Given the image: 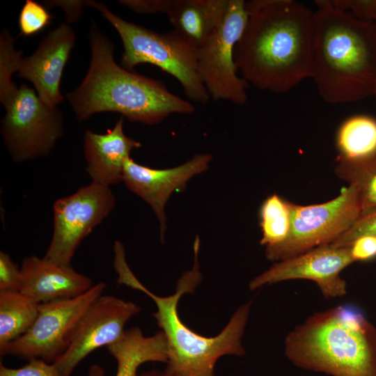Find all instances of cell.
Here are the masks:
<instances>
[{
	"instance_id": "obj_16",
	"label": "cell",
	"mask_w": 376,
	"mask_h": 376,
	"mask_svg": "<svg viewBox=\"0 0 376 376\" xmlns=\"http://www.w3.org/2000/svg\"><path fill=\"white\" fill-rule=\"evenodd\" d=\"M20 269L19 291L38 304L75 297L93 285L89 277L72 266L57 265L36 256L24 259Z\"/></svg>"
},
{
	"instance_id": "obj_5",
	"label": "cell",
	"mask_w": 376,
	"mask_h": 376,
	"mask_svg": "<svg viewBox=\"0 0 376 376\" xmlns=\"http://www.w3.org/2000/svg\"><path fill=\"white\" fill-rule=\"evenodd\" d=\"M297 367L330 376H376V327L357 306L314 313L285 339Z\"/></svg>"
},
{
	"instance_id": "obj_31",
	"label": "cell",
	"mask_w": 376,
	"mask_h": 376,
	"mask_svg": "<svg viewBox=\"0 0 376 376\" xmlns=\"http://www.w3.org/2000/svg\"><path fill=\"white\" fill-rule=\"evenodd\" d=\"M137 376H179L178 375L165 368L164 370L153 369L149 371L138 373Z\"/></svg>"
},
{
	"instance_id": "obj_10",
	"label": "cell",
	"mask_w": 376,
	"mask_h": 376,
	"mask_svg": "<svg viewBox=\"0 0 376 376\" xmlns=\"http://www.w3.org/2000/svg\"><path fill=\"white\" fill-rule=\"evenodd\" d=\"M246 1L229 0L217 31L197 49V71L214 100L243 105L247 101V82L238 75L234 50L247 23Z\"/></svg>"
},
{
	"instance_id": "obj_3",
	"label": "cell",
	"mask_w": 376,
	"mask_h": 376,
	"mask_svg": "<svg viewBox=\"0 0 376 376\" xmlns=\"http://www.w3.org/2000/svg\"><path fill=\"white\" fill-rule=\"evenodd\" d=\"M88 38V70L81 84L66 95L79 121L96 113L114 111L130 121L154 125L171 114L194 112L192 104L170 92L161 81L117 64L113 42L95 22Z\"/></svg>"
},
{
	"instance_id": "obj_26",
	"label": "cell",
	"mask_w": 376,
	"mask_h": 376,
	"mask_svg": "<svg viewBox=\"0 0 376 376\" xmlns=\"http://www.w3.org/2000/svg\"><path fill=\"white\" fill-rule=\"evenodd\" d=\"M0 376H61L53 363L42 359H32L20 368H13L0 364Z\"/></svg>"
},
{
	"instance_id": "obj_2",
	"label": "cell",
	"mask_w": 376,
	"mask_h": 376,
	"mask_svg": "<svg viewBox=\"0 0 376 376\" xmlns=\"http://www.w3.org/2000/svg\"><path fill=\"white\" fill-rule=\"evenodd\" d=\"M311 78L328 103L354 102L376 92V22L358 19L331 1H315Z\"/></svg>"
},
{
	"instance_id": "obj_8",
	"label": "cell",
	"mask_w": 376,
	"mask_h": 376,
	"mask_svg": "<svg viewBox=\"0 0 376 376\" xmlns=\"http://www.w3.org/2000/svg\"><path fill=\"white\" fill-rule=\"evenodd\" d=\"M291 226L287 239L265 250L271 261H281L314 248L331 244L347 230L362 212L356 187L352 185L326 203L299 205L290 203Z\"/></svg>"
},
{
	"instance_id": "obj_30",
	"label": "cell",
	"mask_w": 376,
	"mask_h": 376,
	"mask_svg": "<svg viewBox=\"0 0 376 376\" xmlns=\"http://www.w3.org/2000/svg\"><path fill=\"white\" fill-rule=\"evenodd\" d=\"M88 1H47L44 5L47 8L60 6L65 12L68 22H75L82 15L83 8L87 6Z\"/></svg>"
},
{
	"instance_id": "obj_24",
	"label": "cell",
	"mask_w": 376,
	"mask_h": 376,
	"mask_svg": "<svg viewBox=\"0 0 376 376\" xmlns=\"http://www.w3.org/2000/svg\"><path fill=\"white\" fill-rule=\"evenodd\" d=\"M52 18L45 6L35 1L26 0L19 16L20 34L26 37L37 33L45 28Z\"/></svg>"
},
{
	"instance_id": "obj_9",
	"label": "cell",
	"mask_w": 376,
	"mask_h": 376,
	"mask_svg": "<svg viewBox=\"0 0 376 376\" xmlns=\"http://www.w3.org/2000/svg\"><path fill=\"white\" fill-rule=\"evenodd\" d=\"M105 287V283L99 282L75 297L40 304L31 327L0 350L1 357L11 355L53 363L66 350L81 318Z\"/></svg>"
},
{
	"instance_id": "obj_28",
	"label": "cell",
	"mask_w": 376,
	"mask_h": 376,
	"mask_svg": "<svg viewBox=\"0 0 376 376\" xmlns=\"http://www.w3.org/2000/svg\"><path fill=\"white\" fill-rule=\"evenodd\" d=\"M120 4L136 13H168L173 0H122Z\"/></svg>"
},
{
	"instance_id": "obj_25",
	"label": "cell",
	"mask_w": 376,
	"mask_h": 376,
	"mask_svg": "<svg viewBox=\"0 0 376 376\" xmlns=\"http://www.w3.org/2000/svg\"><path fill=\"white\" fill-rule=\"evenodd\" d=\"M366 235L376 236V208L363 210L352 226L329 244L350 247L354 240Z\"/></svg>"
},
{
	"instance_id": "obj_27",
	"label": "cell",
	"mask_w": 376,
	"mask_h": 376,
	"mask_svg": "<svg viewBox=\"0 0 376 376\" xmlns=\"http://www.w3.org/2000/svg\"><path fill=\"white\" fill-rule=\"evenodd\" d=\"M21 269L3 252H0V291L19 290Z\"/></svg>"
},
{
	"instance_id": "obj_13",
	"label": "cell",
	"mask_w": 376,
	"mask_h": 376,
	"mask_svg": "<svg viewBox=\"0 0 376 376\" xmlns=\"http://www.w3.org/2000/svg\"><path fill=\"white\" fill-rule=\"evenodd\" d=\"M354 262L350 247L320 246L274 263L253 278L249 288L255 290L265 285L305 279L315 282L325 298L340 297L347 294V283L340 273Z\"/></svg>"
},
{
	"instance_id": "obj_18",
	"label": "cell",
	"mask_w": 376,
	"mask_h": 376,
	"mask_svg": "<svg viewBox=\"0 0 376 376\" xmlns=\"http://www.w3.org/2000/svg\"><path fill=\"white\" fill-rule=\"evenodd\" d=\"M229 0H173L167 13L174 30L196 49L220 26Z\"/></svg>"
},
{
	"instance_id": "obj_22",
	"label": "cell",
	"mask_w": 376,
	"mask_h": 376,
	"mask_svg": "<svg viewBox=\"0 0 376 376\" xmlns=\"http://www.w3.org/2000/svg\"><path fill=\"white\" fill-rule=\"evenodd\" d=\"M259 216L262 231L260 243L265 250L277 246L287 239L291 226L290 202L272 194L262 203Z\"/></svg>"
},
{
	"instance_id": "obj_32",
	"label": "cell",
	"mask_w": 376,
	"mask_h": 376,
	"mask_svg": "<svg viewBox=\"0 0 376 376\" xmlns=\"http://www.w3.org/2000/svg\"><path fill=\"white\" fill-rule=\"evenodd\" d=\"M87 376H105V372L100 365L93 364L90 366Z\"/></svg>"
},
{
	"instance_id": "obj_17",
	"label": "cell",
	"mask_w": 376,
	"mask_h": 376,
	"mask_svg": "<svg viewBox=\"0 0 376 376\" xmlns=\"http://www.w3.org/2000/svg\"><path fill=\"white\" fill-rule=\"evenodd\" d=\"M140 142L126 136L123 131V116L106 134L87 130L84 134V155L86 172L92 182L109 187L123 181L126 161Z\"/></svg>"
},
{
	"instance_id": "obj_19",
	"label": "cell",
	"mask_w": 376,
	"mask_h": 376,
	"mask_svg": "<svg viewBox=\"0 0 376 376\" xmlns=\"http://www.w3.org/2000/svg\"><path fill=\"white\" fill-rule=\"evenodd\" d=\"M116 359L115 376H137L139 368L147 362L167 363L168 346L166 336L160 330L145 336L139 327L125 329L116 342L106 347Z\"/></svg>"
},
{
	"instance_id": "obj_7",
	"label": "cell",
	"mask_w": 376,
	"mask_h": 376,
	"mask_svg": "<svg viewBox=\"0 0 376 376\" xmlns=\"http://www.w3.org/2000/svg\"><path fill=\"white\" fill-rule=\"evenodd\" d=\"M6 108L1 133L13 162L19 163L48 155L64 132L61 111L45 104L36 90L15 83L0 89Z\"/></svg>"
},
{
	"instance_id": "obj_12",
	"label": "cell",
	"mask_w": 376,
	"mask_h": 376,
	"mask_svg": "<svg viewBox=\"0 0 376 376\" xmlns=\"http://www.w3.org/2000/svg\"><path fill=\"white\" fill-rule=\"evenodd\" d=\"M141 308L130 301L100 296L85 311L64 353L53 364L61 376H70L77 365L97 348L118 340L127 321Z\"/></svg>"
},
{
	"instance_id": "obj_15",
	"label": "cell",
	"mask_w": 376,
	"mask_h": 376,
	"mask_svg": "<svg viewBox=\"0 0 376 376\" xmlns=\"http://www.w3.org/2000/svg\"><path fill=\"white\" fill-rule=\"evenodd\" d=\"M211 160L210 154H198L180 166L164 169L141 165L131 157L126 161L123 182L155 212L159 223L162 241L166 231L165 206L170 196L175 191L185 189L191 178L205 171Z\"/></svg>"
},
{
	"instance_id": "obj_1",
	"label": "cell",
	"mask_w": 376,
	"mask_h": 376,
	"mask_svg": "<svg viewBox=\"0 0 376 376\" xmlns=\"http://www.w3.org/2000/svg\"><path fill=\"white\" fill-rule=\"evenodd\" d=\"M248 19L234 59L247 84L286 93L311 78L313 10L293 0L246 1Z\"/></svg>"
},
{
	"instance_id": "obj_23",
	"label": "cell",
	"mask_w": 376,
	"mask_h": 376,
	"mask_svg": "<svg viewBox=\"0 0 376 376\" xmlns=\"http://www.w3.org/2000/svg\"><path fill=\"white\" fill-rule=\"evenodd\" d=\"M337 175L354 185L362 211L376 208V155L357 160L338 158Z\"/></svg>"
},
{
	"instance_id": "obj_11",
	"label": "cell",
	"mask_w": 376,
	"mask_h": 376,
	"mask_svg": "<svg viewBox=\"0 0 376 376\" xmlns=\"http://www.w3.org/2000/svg\"><path fill=\"white\" fill-rule=\"evenodd\" d=\"M115 205L116 198L109 187L94 182L56 200L53 205L52 237L43 258L71 266L81 241L110 214Z\"/></svg>"
},
{
	"instance_id": "obj_29",
	"label": "cell",
	"mask_w": 376,
	"mask_h": 376,
	"mask_svg": "<svg viewBox=\"0 0 376 376\" xmlns=\"http://www.w3.org/2000/svg\"><path fill=\"white\" fill-rule=\"evenodd\" d=\"M355 261H366L376 256V236L366 235L354 240L350 246Z\"/></svg>"
},
{
	"instance_id": "obj_21",
	"label": "cell",
	"mask_w": 376,
	"mask_h": 376,
	"mask_svg": "<svg viewBox=\"0 0 376 376\" xmlns=\"http://www.w3.org/2000/svg\"><path fill=\"white\" fill-rule=\"evenodd\" d=\"M338 158L357 160L376 155V119L352 116L343 122L336 138Z\"/></svg>"
},
{
	"instance_id": "obj_33",
	"label": "cell",
	"mask_w": 376,
	"mask_h": 376,
	"mask_svg": "<svg viewBox=\"0 0 376 376\" xmlns=\"http://www.w3.org/2000/svg\"><path fill=\"white\" fill-rule=\"evenodd\" d=\"M374 96H375V100H376V92H375V93Z\"/></svg>"
},
{
	"instance_id": "obj_20",
	"label": "cell",
	"mask_w": 376,
	"mask_h": 376,
	"mask_svg": "<svg viewBox=\"0 0 376 376\" xmlns=\"http://www.w3.org/2000/svg\"><path fill=\"white\" fill-rule=\"evenodd\" d=\"M39 304L19 290L0 291V350L29 331Z\"/></svg>"
},
{
	"instance_id": "obj_6",
	"label": "cell",
	"mask_w": 376,
	"mask_h": 376,
	"mask_svg": "<svg viewBox=\"0 0 376 376\" xmlns=\"http://www.w3.org/2000/svg\"><path fill=\"white\" fill-rule=\"evenodd\" d=\"M116 29L123 45L121 65L131 70L141 63L159 68L175 77L185 95L206 104L210 99L197 71V49L175 31L160 33L129 22L113 13L104 3L88 1Z\"/></svg>"
},
{
	"instance_id": "obj_4",
	"label": "cell",
	"mask_w": 376,
	"mask_h": 376,
	"mask_svg": "<svg viewBox=\"0 0 376 376\" xmlns=\"http://www.w3.org/2000/svg\"><path fill=\"white\" fill-rule=\"evenodd\" d=\"M200 239L194 243V261L192 268L178 279L175 292L169 296H157L146 288L135 276L127 263L125 249L118 244L113 247V267L117 281L140 290L155 303L153 316L164 332L168 346L166 369L179 376H215L214 368L219 358L225 355L243 356L242 344L252 301L240 306L224 329L217 336L206 337L194 332L180 320L178 305L186 293H192L202 281L198 253Z\"/></svg>"
},
{
	"instance_id": "obj_14",
	"label": "cell",
	"mask_w": 376,
	"mask_h": 376,
	"mask_svg": "<svg viewBox=\"0 0 376 376\" xmlns=\"http://www.w3.org/2000/svg\"><path fill=\"white\" fill-rule=\"evenodd\" d=\"M72 27L62 23L43 38L35 52L17 58L15 71L31 81L40 99L50 107L63 100L60 84L65 64L75 43Z\"/></svg>"
}]
</instances>
